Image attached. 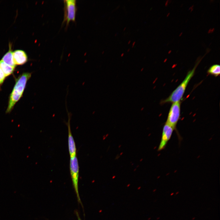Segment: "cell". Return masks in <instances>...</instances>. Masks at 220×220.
Segmentation results:
<instances>
[{"instance_id":"6da1fadb","label":"cell","mask_w":220,"mask_h":220,"mask_svg":"<svg viewBox=\"0 0 220 220\" xmlns=\"http://www.w3.org/2000/svg\"><path fill=\"white\" fill-rule=\"evenodd\" d=\"M31 75V74L30 73H24L16 80V84L10 95L6 112H10L15 103L21 97L27 82L30 78Z\"/></svg>"},{"instance_id":"7a4b0ae2","label":"cell","mask_w":220,"mask_h":220,"mask_svg":"<svg viewBox=\"0 0 220 220\" xmlns=\"http://www.w3.org/2000/svg\"><path fill=\"white\" fill-rule=\"evenodd\" d=\"M200 61V60L198 61L194 68L188 72L183 81L173 91L170 96L163 101L162 103H173L180 101L183 97L189 82L194 74L195 69Z\"/></svg>"},{"instance_id":"3957f363","label":"cell","mask_w":220,"mask_h":220,"mask_svg":"<svg viewBox=\"0 0 220 220\" xmlns=\"http://www.w3.org/2000/svg\"><path fill=\"white\" fill-rule=\"evenodd\" d=\"M70 170L71 179L74 189L76 194L78 202H81L78 189L79 165L76 156L70 157Z\"/></svg>"},{"instance_id":"277c9868","label":"cell","mask_w":220,"mask_h":220,"mask_svg":"<svg viewBox=\"0 0 220 220\" xmlns=\"http://www.w3.org/2000/svg\"><path fill=\"white\" fill-rule=\"evenodd\" d=\"M181 104L180 101L172 103L166 123L174 129L180 116Z\"/></svg>"},{"instance_id":"5b68a950","label":"cell","mask_w":220,"mask_h":220,"mask_svg":"<svg viewBox=\"0 0 220 220\" xmlns=\"http://www.w3.org/2000/svg\"><path fill=\"white\" fill-rule=\"evenodd\" d=\"M75 0H66L64 1V22H66L68 25L70 21H75V20L76 5Z\"/></svg>"},{"instance_id":"8992f818","label":"cell","mask_w":220,"mask_h":220,"mask_svg":"<svg viewBox=\"0 0 220 220\" xmlns=\"http://www.w3.org/2000/svg\"><path fill=\"white\" fill-rule=\"evenodd\" d=\"M174 129L170 125L166 123L163 129L161 140L159 145L158 150L161 151L166 147L170 140Z\"/></svg>"},{"instance_id":"52a82bcc","label":"cell","mask_w":220,"mask_h":220,"mask_svg":"<svg viewBox=\"0 0 220 220\" xmlns=\"http://www.w3.org/2000/svg\"><path fill=\"white\" fill-rule=\"evenodd\" d=\"M68 116V121L66 123L68 130V147L70 157L76 156V149L75 144L71 132L70 121L71 119V113L69 112L67 109Z\"/></svg>"},{"instance_id":"ba28073f","label":"cell","mask_w":220,"mask_h":220,"mask_svg":"<svg viewBox=\"0 0 220 220\" xmlns=\"http://www.w3.org/2000/svg\"><path fill=\"white\" fill-rule=\"evenodd\" d=\"M13 60L15 64L21 65L27 61L28 57L24 51L20 50H17L13 52Z\"/></svg>"},{"instance_id":"9c48e42d","label":"cell","mask_w":220,"mask_h":220,"mask_svg":"<svg viewBox=\"0 0 220 220\" xmlns=\"http://www.w3.org/2000/svg\"><path fill=\"white\" fill-rule=\"evenodd\" d=\"M4 63L9 65L15 68L16 66L13 60V52L11 48L9 51L3 56L2 60Z\"/></svg>"},{"instance_id":"30bf717a","label":"cell","mask_w":220,"mask_h":220,"mask_svg":"<svg viewBox=\"0 0 220 220\" xmlns=\"http://www.w3.org/2000/svg\"><path fill=\"white\" fill-rule=\"evenodd\" d=\"M0 68L5 77L12 74L15 69V68L8 65L2 60L0 61Z\"/></svg>"},{"instance_id":"8fae6325","label":"cell","mask_w":220,"mask_h":220,"mask_svg":"<svg viewBox=\"0 0 220 220\" xmlns=\"http://www.w3.org/2000/svg\"><path fill=\"white\" fill-rule=\"evenodd\" d=\"M207 73L215 77L219 76L220 73V65L215 64L211 66L208 69Z\"/></svg>"},{"instance_id":"7c38bea8","label":"cell","mask_w":220,"mask_h":220,"mask_svg":"<svg viewBox=\"0 0 220 220\" xmlns=\"http://www.w3.org/2000/svg\"><path fill=\"white\" fill-rule=\"evenodd\" d=\"M5 78V76L0 68V86L3 83Z\"/></svg>"},{"instance_id":"4fadbf2b","label":"cell","mask_w":220,"mask_h":220,"mask_svg":"<svg viewBox=\"0 0 220 220\" xmlns=\"http://www.w3.org/2000/svg\"><path fill=\"white\" fill-rule=\"evenodd\" d=\"M76 215H77V218H78V220H82L81 219V218H80V217H79V214H78V213L77 212H76Z\"/></svg>"},{"instance_id":"5bb4252c","label":"cell","mask_w":220,"mask_h":220,"mask_svg":"<svg viewBox=\"0 0 220 220\" xmlns=\"http://www.w3.org/2000/svg\"><path fill=\"white\" fill-rule=\"evenodd\" d=\"M135 41H134V42H133V44H132V47H134V44H135Z\"/></svg>"},{"instance_id":"9a60e30c","label":"cell","mask_w":220,"mask_h":220,"mask_svg":"<svg viewBox=\"0 0 220 220\" xmlns=\"http://www.w3.org/2000/svg\"><path fill=\"white\" fill-rule=\"evenodd\" d=\"M174 194V193H171L170 194V195L171 196H172Z\"/></svg>"},{"instance_id":"2e32d148","label":"cell","mask_w":220,"mask_h":220,"mask_svg":"<svg viewBox=\"0 0 220 220\" xmlns=\"http://www.w3.org/2000/svg\"><path fill=\"white\" fill-rule=\"evenodd\" d=\"M124 55V53H122L121 54V57H123Z\"/></svg>"},{"instance_id":"e0dca14e","label":"cell","mask_w":220,"mask_h":220,"mask_svg":"<svg viewBox=\"0 0 220 220\" xmlns=\"http://www.w3.org/2000/svg\"><path fill=\"white\" fill-rule=\"evenodd\" d=\"M179 193V192H177L175 193V195H177Z\"/></svg>"},{"instance_id":"ac0fdd59","label":"cell","mask_w":220,"mask_h":220,"mask_svg":"<svg viewBox=\"0 0 220 220\" xmlns=\"http://www.w3.org/2000/svg\"><path fill=\"white\" fill-rule=\"evenodd\" d=\"M195 219V217H193V218H192V220H194Z\"/></svg>"},{"instance_id":"d6986e66","label":"cell","mask_w":220,"mask_h":220,"mask_svg":"<svg viewBox=\"0 0 220 220\" xmlns=\"http://www.w3.org/2000/svg\"><path fill=\"white\" fill-rule=\"evenodd\" d=\"M130 42H131V41H130V40L129 41V42H128V44H129Z\"/></svg>"},{"instance_id":"ffe728a7","label":"cell","mask_w":220,"mask_h":220,"mask_svg":"<svg viewBox=\"0 0 220 220\" xmlns=\"http://www.w3.org/2000/svg\"><path fill=\"white\" fill-rule=\"evenodd\" d=\"M130 50V49L129 48V49L128 50H127V52L129 51Z\"/></svg>"},{"instance_id":"44dd1931","label":"cell","mask_w":220,"mask_h":220,"mask_svg":"<svg viewBox=\"0 0 220 220\" xmlns=\"http://www.w3.org/2000/svg\"><path fill=\"white\" fill-rule=\"evenodd\" d=\"M126 29V27H125V28H124L123 30L124 31V30H125Z\"/></svg>"},{"instance_id":"7402d4cb","label":"cell","mask_w":220,"mask_h":220,"mask_svg":"<svg viewBox=\"0 0 220 220\" xmlns=\"http://www.w3.org/2000/svg\"><path fill=\"white\" fill-rule=\"evenodd\" d=\"M117 34V33H116V34H115V36Z\"/></svg>"},{"instance_id":"603a6c76","label":"cell","mask_w":220,"mask_h":220,"mask_svg":"<svg viewBox=\"0 0 220 220\" xmlns=\"http://www.w3.org/2000/svg\"><path fill=\"white\" fill-rule=\"evenodd\" d=\"M104 53V51H103L102 52V53Z\"/></svg>"}]
</instances>
